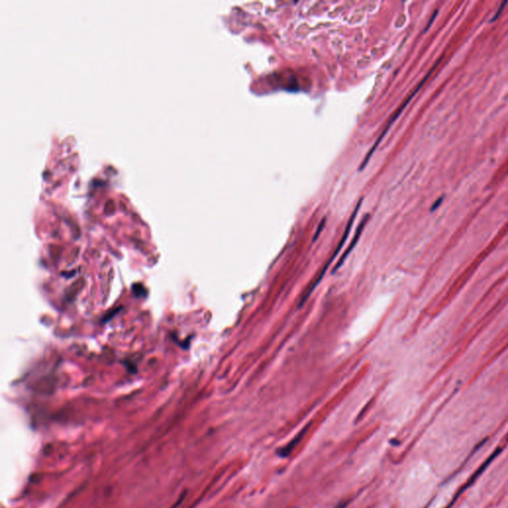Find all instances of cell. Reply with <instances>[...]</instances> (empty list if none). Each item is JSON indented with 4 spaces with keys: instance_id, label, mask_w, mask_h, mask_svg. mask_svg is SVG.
Wrapping results in <instances>:
<instances>
[{
    "instance_id": "obj_1",
    "label": "cell",
    "mask_w": 508,
    "mask_h": 508,
    "mask_svg": "<svg viewBox=\"0 0 508 508\" xmlns=\"http://www.w3.org/2000/svg\"><path fill=\"white\" fill-rule=\"evenodd\" d=\"M361 204H362V198L360 200L359 204L357 205V207H356V209H355L354 213L351 214V216H350V218H349V220H348V223H347V226H346V228H345V230H344V235H343V237H342L341 241L339 242V246H337V248H336V250H335L334 254L332 255V257H329L330 259H328V262L326 263V265L323 267V269L321 270V272L319 273V275L316 277V279H315V280L312 282L311 284L309 285V287L306 289L305 294L303 295L302 299H301V301H300L299 307H302V306L305 304V302L309 299V297L311 296L312 293H313V291L315 290V288H316V287L320 284L321 280L324 278V276H325V274H326V272H327V270H328L329 265H330L332 262L336 259V257H337V256H338V254L340 253V250H342L343 246H344V244H345V241H346V239H347V237H348V234H349V232H350V230H351V227H352V225H354V222H355V218H356V216H357V214H358V212H359V210H360V208H361Z\"/></svg>"
},
{
    "instance_id": "obj_2",
    "label": "cell",
    "mask_w": 508,
    "mask_h": 508,
    "mask_svg": "<svg viewBox=\"0 0 508 508\" xmlns=\"http://www.w3.org/2000/svg\"><path fill=\"white\" fill-rule=\"evenodd\" d=\"M443 57H444V56H442V57H441V58H440V59H439V60H438V61H437V62L435 63V65L432 67V69H431V70L429 71V73L427 74L426 77H425V78H424V79H423V80L421 81V82H420V83H419V84H418V85L416 86V89H415V90H414V91L412 92V94H411L409 97L407 98V99H406V100H405V101H404V102L402 103V105H401V106H400V107H399V108L397 109V112L395 113V115H394L393 116L391 117V119L389 120V122H388V124H387V125L385 126V128H384V130H383V132H382V133H381V135L379 136V138L377 139V142H376V144L373 145V147L371 148V150H370V151L368 152V154L366 155V157H365V159H364V161H363V163H362V164L361 165V167H360V170H363V169H364V167H365V165L368 163V161H369V159L371 158V156H372V154L374 153V151H376V149H377V146L379 145V143H380V141H381V140L383 139V137L385 136V134H386V133L388 132V130H389V128H390V126L392 125V123H393V122H395V120H396V119H397V118L399 117V115L402 114V112H403V111L405 109V107H406V106L408 105V103H409L410 101H411V100H412V99H413V98H414V97L416 96V94H417V93H418V92H419V91L421 90V87H422V86L424 85V83H425V82H427V80H428V79L430 78V76H431V75H432V73H433V72L435 71V69H436L437 67L439 66V64H440V62L442 61Z\"/></svg>"
},
{
    "instance_id": "obj_3",
    "label": "cell",
    "mask_w": 508,
    "mask_h": 508,
    "mask_svg": "<svg viewBox=\"0 0 508 508\" xmlns=\"http://www.w3.org/2000/svg\"><path fill=\"white\" fill-rule=\"evenodd\" d=\"M368 218H369V214H365V215H364V217L362 218L361 224L359 225L358 229L356 230L355 236H354V238H352V240H351L350 245H349L348 247L344 250V253L342 254V256H341V257H340V259L338 260V262L336 264V266L333 268V270H332V273H333V274H334V273H336V272H337V270H339V269L343 266V264H344V261L346 260L347 256L350 254V252L354 250V248H355L356 246L358 245V242H359V240H360V237H361V233H362V230L364 229V227H365V225H366V223H367Z\"/></svg>"
},
{
    "instance_id": "obj_4",
    "label": "cell",
    "mask_w": 508,
    "mask_h": 508,
    "mask_svg": "<svg viewBox=\"0 0 508 508\" xmlns=\"http://www.w3.org/2000/svg\"><path fill=\"white\" fill-rule=\"evenodd\" d=\"M325 224H326V219L324 218V219H323V222H322V223H321V224L319 225V228H318V230H317V231H316V234H315V236H314V239H313L314 241H316V240H317V238L319 237V235H320V233H321V231L323 230V229H324V227H325Z\"/></svg>"
},
{
    "instance_id": "obj_5",
    "label": "cell",
    "mask_w": 508,
    "mask_h": 508,
    "mask_svg": "<svg viewBox=\"0 0 508 508\" xmlns=\"http://www.w3.org/2000/svg\"><path fill=\"white\" fill-rule=\"evenodd\" d=\"M506 4H507V2H506V1H504V2H503V3L501 4V6L499 7V9H498V11H497V12L495 13V15H494V17H493V18H492V21H495V20H496V19H497L498 17L500 16V14L502 13V11H503V9H504V6H505Z\"/></svg>"
},
{
    "instance_id": "obj_6",
    "label": "cell",
    "mask_w": 508,
    "mask_h": 508,
    "mask_svg": "<svg viewBox=\"0 0 508 508\" xmlns=\"http://www.w3.org/2000/svg\"><path fill=\"white\" fill-rule=\"evenodd\" d=\"M442 202H443V197H440V198L438 200V202H436V203H435V204L433 205V207H432V209H431V211L433 212V211H435V210H436L437 208H439V206H440V205L442 204Z\"/></svg>"
},
{
    "instance_id": "obj_7",
    "label": "cell",
    "mask_w": 508,
    "mask_h": 508,
    "mask_svg": "<svg viewBox=\"0 0 508 508\" xmlns=\"http://www.w3.org/2000/svg\"><path fill=\"white\" fill-rule=\"evenodd\" d=\"M437 13H438V10H437V11H436V12L434 13V15L432 16V18H431V20H430V22L428 23V26H427L426 30H425V31H427V29H428V28H429V27L431 26V24H432V22L434 21V19H435V17H436V14H437Z\"/></svg>"
}]
</instances>
